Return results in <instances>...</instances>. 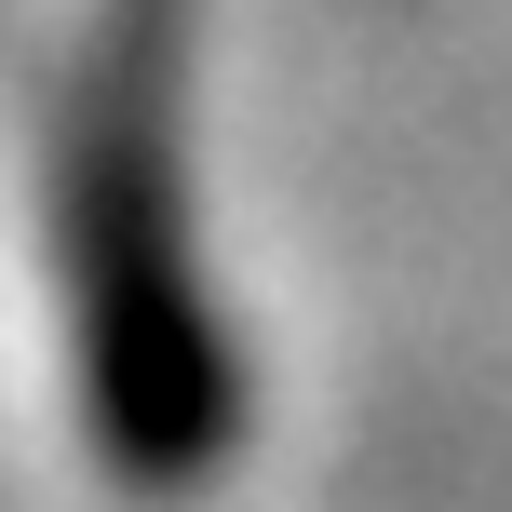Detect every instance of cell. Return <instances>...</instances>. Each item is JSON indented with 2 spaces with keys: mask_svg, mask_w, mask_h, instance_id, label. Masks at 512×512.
<instances>
[{
  "mask_svg": "<svg viewBox=\"0 0 512 512\" xmlns=\"http://www.w3.org/2000/svg\"><path fill=\"white\" fill-rule=\"evenodd\" d=\"M54 283H68V378L81 432L122 486H203L243 445V364L216 337L189 256V162H176V68L81 41L54 81Z\"/></svg>",
  "mask_w": 512,
  "mask_h": 512,
  "instance_id": "1",
  "label": "cell"
}]
</instances>
